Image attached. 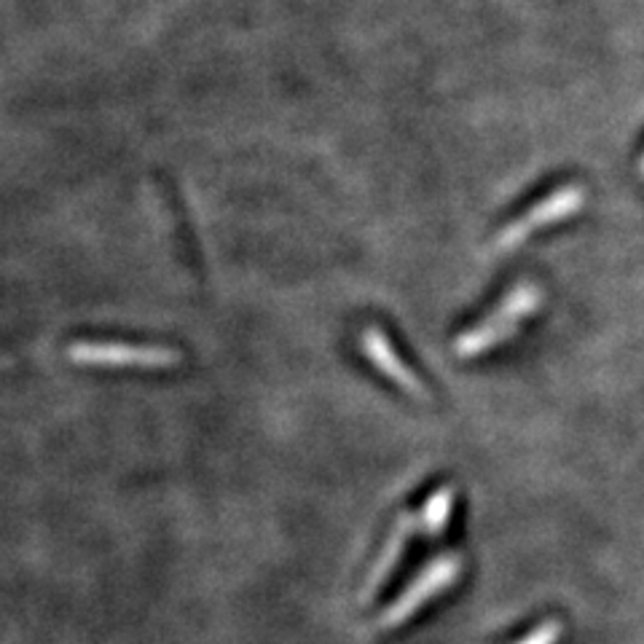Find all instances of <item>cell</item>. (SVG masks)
Segmentation results:
<instances>
[{"mask_svg": "<svg viewBox=\"0 0 644 644\" xmlns=\"http://www.w3.org/2000/svg\"><path fill=\"white\" fill-rule=\"evenodd\" d=\"M559 636H562V625L556 620H548V623H542L540 629H534L532 634L524 636L518 644H556Z\"/></svg>", "mask_w": 644, "mask_h": 644, "instance_id": "obj_8", "label": "cell"}, {"mask_svg": "<svg viewBox=\"0 0 644 644\" xmlns=\"http://www.w3.org/2000/svg\"><path fill=\"white\" fill-rule=\"evenodd\" d=\"M455 486H440L427 497L425 508L419 513V529L429 540H438L446 532V527H449L451 510H455Z\"/></svg>", "mask_w": 644, "mask_h": 644, "instance_id": "obj_7", "label": "cell"}, {"mask_svg": "<svg viewBox=\"0 0 644 644\" xmlns=\"http://www.w3.org/2000/svg\"><path fill=\"white\" fill-rule=\"evenodd\" d=\"M542 294L534 285L521 283L516 288H510L505 294L499 307L494 312H488L479 325L470 327V331L459 333L455 342L457 357L462 360H473V357L486 355V352L497 349L499 344L508 342L513 333L521 327V322L529 318V314L540 309Z\"/></svg>", "mask_w": 644, "mask_h": 644, "instance_id": "obj_1", "label": "cell"}, {"mask_svg": "<svg viewBox=\"0 0 644 644\" xmlns=\"http://www.w3.org/2000/svg\"><path fill=\"white\" fill-rule=\"evenodd\" d=\"M360 349H363V355L373 363L376 371H381L387 376V379L395 381V384L401 387L403 392H409V395L419 398V401H427L429 392H427L425 381L411 371L409 366H405L403 357L398 355L390 338H387L379 327H368V331H363Z\"/></svg>", "mask_w": 644, "mask_h": 644, "instance_id": "obj_5", "label": "cell"}, {"mask_svg": "<svg viewBox=\"0 0 644 644\" xmlns=\"http://www.w3.org/2000/svg\"><path fill=\"white\" fill-rule=\"evenodd\" d=\"M583 202H586V196H583V191L575 186L553 191L548 199H542L540 205H534L527 215H521V218L513 220L510 226H505V229L499 231L497 250L518 248V244L527 242L537 229H542V226H551L556 223V220L566 218V215L580 210Z\"/></svg>", "mask_w": 644, "mask_h": 644, "instance_id": "obj_4", "label": "cell"}, {"mask_svg": "<svg viewBox=\"0 0 644 644\" xmlns=\"http://www.w3.org/2000/svg\"><path fill=\"white\" fill-rule=\"evenodd\" d=\"M642 172H644V161H642Z\"/></svg>", "mask_w": 644, "mask_h": 644, "instance_id": "obj_9", "label": "cell"}, {"mask_svg": "<svg viewBox=\"0 0 644 644\" xmlns=\"http://www.w3.org/2000/svg\"><path fill=\"white\" fill-rule=\"evenodd\" d=\"M68 357L83 368H124V371H170L181 366V352L159 344L76 342Z\"/></svg>", "mask_w": 644, "mask_h": 644, "instance_id": "obj_2", "label": "cell"}, {"mask_svg": "<svg viewBox=\"0 0 644 644\" xmlns=\"http://www.w3.org/2000/svg\"><path fill=\"white\" fill-rule=\"evenodd\" d=\"M416 521L411 513H401V518H398L395 529H392V534L387 537L384 548H381L379 559H376L371 575H368L366 580V588L360 590V601L366 605V601H371L376 594H379L381 588H384V583L390 580V575L395 572V566L401 564V556L405 551V545H409L411 540V532H414Z\"/></svg>", "mask_w": 644, "mask_h": 644, "instance_id": "obj_6", "label": "cell"}, {"mask_svg": "<svg viewBox=\"0 0 644 644\" xmlns=\"http://www.w3.org/2000/svg\"><path fill=\"white\" fill-rule=\"evenodd\" d=\"M462 575V559L457 553H440L427 566H422L419 575L405 586L398 599L379 616V629H398L409 623L422 607L429 605L435 596L446 594Z\"/></svg>", "mask_w": 644, "mask_h": 644, "instance_id": "obj_3", "label": "cell"}]
</instances>
